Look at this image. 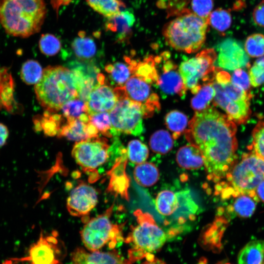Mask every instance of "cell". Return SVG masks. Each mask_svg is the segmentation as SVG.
Masks as SVG:
<instances>
[{"instance_id": "obj_1", "label": "cell", "mask_w": 264, "mask_h": 264, "mask_svg": "<svg viewBox=\"0 0 264 264\" xmlns=\"http://www.w3.org/2000/svg\"><path fill=\"white\" fill-rule=\"evenodd\" d=\"M188 126L184 132L186 138L201 152L208 179L220 182L236 162L235 123L209 107L196 111Z\"/></svg>"}, {"instance_id": "obj_2", "label": "cell", "mask_w": 264, "mask_h": 264, "mask_svg": "<svg viewBox=\"0 0 264 264\" xmlns=\"http://www.w3.org/2000/svg\"><path fill=\"white\" fill-rule=\"evenodd\" d=\"M46 14L44 0H0V23L13 36L27 38L39 32Z\"/></svg>"}, {"instance_id": "obj_3", "label": "cell", "mask_w": 264, "mask_h": 264, "mask_svg": "<svg viewBox=\"0 0 264 264\" xmlns=\"http://www.w3.org/2000/svg\"><path fill=\"white\" fill-rule=\"evenodd\" d=\"M35 92L40 105L50 112H56L67 101L78 98V87L70 69L48 66L35 84Z\"/></svg>"}, {"instance_id": "obj_4", "label": "cell", "mask_w": 264, "mask_h": 264, "mask_svg": "<svg viewBox=\"0 0 264 264\" xmlns=\"http://www.w3.org/2000/svg\"><path fill=\"white\" fill-rule=\"evenodd\" d=\"M224 179L216 188V192L222 198L248 195L259 201L255 191L264 179V160L252 151L243 154L241 160L227 173Z\"/></svg>"}, {"instance_id": "obj_5", "label": "cell", "mask_w": 264, "mask_h": 264, "mask_svg": "<svg viewBox=\"0 0 264 264\" xmlns=\"http://www.w3.org/2000/svg\"><path fill=\"white\" fill-rule=\"evenodd\" d=\"M209 24V18L200 17L189 9H184L165 25L162 33L171 47L192 53L199 50L204 44Z\"/></svg>"}, {"instance_id": "obj_6", "label": "cell", "mask_w": 264, "mask_h": 264, "mask_svg": "<svg viewBox=\"0 0 264 264\" xmlns=\"http://www.w3.org/2000/svg\"><path fill=\"white\" fill-rule=\"evenodd\" d=\"M133 214L137 223L132 227L125 241L132 246L129 251V259L132 263L160 249L167 239L165 231L151 214L139 209Z\"/></svg>"}, {"instance_id": "obj_7", "label": "cell", "mask_w": 264, "mask_h": 264, "mask_svg": "<svg viewBox=\"0 0 264 264\" xmlns=\"http://www.w3.org/2000/svg\"><path fill=\"white\" fill-rule=\"evenodd\" d=\"M113 205L103 214L88 220L80 232L86 248L90 251H98L108 246L113 249L123 240L122 227L110 220Z\"/></svg>"}, {"instance_id": "obj_8", "label": "cell", "mask_w": 264, "mask_h": 264, "mask_svg": "<svg viewBox=\"0 0 264 264\" xmlns=\"http://www.w3.org/2000/svg\"><path fill=\"white\" fill-rule=\"evenodd\" d=\"M216 91L214 105L225 111L227 117L235 123H245L250 117L251 94L234 85L230 81L212 82Z\"/></svg>"}, {"instance_id": "obj_9", "label": "cell", "mask_w": 264, "mask_h": 264, "mask_svg": "<svg viewBox=\"0 0 264 264\" xmlns=\"http://www.w3.org/2000/svg\"><path fill=\"white\" fill-rule=\"evenodd\" d=\"M217 59L215 50L208 48L180 64L178 69L187 90L196 94L200 89L202 82L203 85L214 80L218 67L213 64Z\"/></svg>"}, {"instance_id": "obj_10", "label": "cell", "mask_w": 264, "mask_h": 264, "mask_svg": "<svg viewBox=\"0 0 264 264\" xmlns=\"http://www.w3.org/2000/svg\"><path fill=\"white\" fill-rule=\"evenodd\" d=\"M110 115L112 135L123 133L137 136L144 131V115L139 103L127 98L120 99L110 112Z\"/></svg>"}, {"instance_id": "obj_11", "label": "cell", "mask_w": 264, "mask_h": 264, "mask_svg": "<svg viewBox=\"0 0 264 264\" xmlns=\"http://www.w3.org/2000/svg\"><path fill=\"white\" fill-rule=\"evenodd\" d=\"M110 147L106 138L99 137L77 142L74 145L72 155L82 170L92 176L91 182L98 176L96 169L108 160Z\"/></svg>"}, {"instance_id": "obj_12", "label": "cell", "mask_w": 264, "mask_h": 264, "mask_svg": "<svg viewBox=\"0 0 264 264\" xmlns=\"http://www.w3.org/2000/svg\"><path fill=\"white\" fill-rule=\"evenodd\" d=\"M66 255L65 245L59 240L57 233L49 235L41 232L38 240L32 243L26 256L11 258L14 263L26 262L28 264H63Z\"/></svg>"}, {"instance_id": "obj_13", "label": "cell", "mask_w": 264, "mask_h": 264, "mask_svg": "<svg viewBox=\"0 0 264 264\" xmlns=\"http://www.w3.org/2000/svg\"><path fill=\"white\" fill-rule=\"evenodd\" d=\"M151 84L135 75H132L123 85L126 97L141 104L149 111L154 112L160 110L159 97L153 92Z\"/></svg>"}, {"instance_id": "obj_14", "label": "cell", "mask_w": 264, "mask_h": 264, "mask_svg": "<svg viewBox=\"0 0 264 264\" xmlns=\"http://www.w3.org/2000/svg\"><path fill=\"white\" fill-rule=\"evenodd\" d=\"M98 195L91 186L80 183L70 193L66 201L69 214L75 217H85L96 206Z\"/></svg>"}, {"instance_id": "obj_15", "label": "cell", "mask_w": 264, "mask_h": 264, "mask_svg": "<svg viewBox=\"0 0 264 264\" xmlns=\"http://www.w3.org/2000/svg\"><path fill=\"white\" fill-rule=\"evenodd\" d=\"M219 66L228 70H235L248 66L249 58L241 43L234 39H227L219 47Z\"/></svg>"}, {"instance_id": "obj_16", "label": "cell", "mask_w": 264, "mask_h": 264, "mask_svg": "<svg viewBox=\"0 0 264 264\" xmlns=\"http://www.w3.org/2000/svg\"><path fill=\"white\" fill-rule=\"evenodd\" d=\"M98 130L90 122L88 114L85 113L77 118L66 120L57 136L79 142L98 137Z\"/></svg>"}, {"instance_id": "obj_17", "label": "cell", "mask_w": 264, "mask_h": 264, "mask_svg": "<svg viewBox=\"0 0 264 264\" xmlns=\"http://www.w3.org/2000/svg\"><path fill=\"white\" fill-rule=\"evenodd\" d=\"M70 264H132L115 250L108 252L90 251L82 247L76 248L71 253Z\"/></svg>"}, {"instance_id": "obj_18", "label": "cell", "mask_w": 264, "mask_h": 264, "mask_svg": "<svg viewBox=\"0 0 264 264\" xmlns=\"http://www.w3.org/2000/svg\"><path fill=\"white\" fill-rule=\"evenodd\" d=\"M162 67V72L158 74L157 85L164 93L178 95L184 98L186 91L183 79L177 66L172 61L166 59Z\"/></svg>"}, {"instance_id": "obj_19", "label": "cell", "mask_w": 264, "mask_h": 264, "mask_svg": "<svg viewBox=\"0 0 264 264\" xmlns=\"http://www.w3.org/2000/svg\"><path fill=\"white\" fill-rule=\"evenodd\" d=\"M118 98L112 89L108 85H99L91 92L87 100V113L110 112L115 106Z\"/></svg>"}, {"instance_id": "obj_20", "label": "cell", "mask_w": 264, "mask_h": 264, "mask_svg": "<svg viewBox=\"0 0 264 264\" xmlns=\"http://www.w3.org/2000/svg\"><path fill=\"white\" fill-rule=\"evenodd\" d=\"M127 151L125 149L119 157L117 158L113 167L108 173L110 177L108 191L128 198V179L125 174Z\"/></svg>"}, {"instance_id": "obj_21", "label": "cell", "mask_w": 264, "mask_h": 264, "mask_svg": "<svg viewBox=\"0 0 264 264\" xmlns=\"http://www.w3.org/2000/svg\"><path fill=\"white\" fill-rule=\"evenodd\" d=\"M135 21L133 14L128 10L121 11L114 17L108 19L107 30L116 33L117 42L127 41L132 35V27Z\"/></svg>"}, {"instance_id": "obj_22", "label": "cell", "mask_w": 264, "mask_h": 264, "mask_svg": "<svg viewBox=\"0 0 264 264\" xmlns=\"http://www.w3.org/2000/svg\"><path fill=\"white\" fill-rule=\"evenodd\" d=\"M178 164L184 169H198L204 165L202 154L195 145L189 144L181 147L176 155Z\"/></svg>"}, {"instance_id": "obj_23", "label": "cell", "mask_w": 264, "mask_h": 264, "mask_svg": "<svg viewBox=\"0 0 264 264\" xmlns=\"http://www.w3.org/2000/svg\"><path fill=\"white\" fill-rule=\"evenodd\" d=\"M45 111L43 116H37L34 118V129L37 131H43L49 136L58 135L64 121V116L57 113Z\"/></svg>"}, {"instance_id": "obj_24", "label": "cell", "mask_w": 264, "mask_h": 264, "mask_svg": "<svg viewBox=\"0 0 264 264\" xmlns=\"http://www.w3.org/2000/svg\"><path fill=\"white\" fill-rule=\"evenodd\" d=\"M71 47L76 57L83 61L91 60L97 52V46L94 40L91 37L87 36L82 31L74 39Z\"/></svg>"}, {"instance_id": "obj_25", "label": "cell", "mask_w": 264, "mask_h": 264, "mask_svg": "<svg viewBox=\"0 0 264 264\" xmlns=\"http://www.w3.org/2000/svg\"><path fill=\"white\" fill-rule=\"evenodd\" d=\"M238 261L239 264H264V241L247 243L240 251Z\"/></svg>"}, {"instance_id": "obj_26", "label": "cell", "mask_w": 264, "mask_h": 264, "mask_svg": "<svg viewBox=\"0 0 264 264\" xmlns=\"http://www.w3.org/2000/svg\"><path fill=\"white\" fill-rule=\"evenodd\" d=\"M133 177L138 185L148 187L153 185L157 181L159 172L154 164L144 162L138 164L135 167Z\"/></svg>"}, {"instance_id": "obj_27", "label": "cell", "mask_w": 264, "mask_h": 264, "mask_svg": "<svg viewBox=\"0 0 264 264\" xmlns=\"http://www.w3.org/2000/svg\"><path fill=\"white\" fill-rule=\"evenodd\" d=\"M155 58L150 56L143 61L135 60L132 75L139 77L151 84H156L158 73L156 68Z\"/></svg>"}, {"instance_id": "obj_28", "label": "cell", "mask_w": 264, "mask_h": 264, "mask_svg": "<svg viewBox=\"0 0 264 264\" xmlns=\"http://www.w3.org/2000/svg\"><path fill=\"white\" fill-rule=\"evenodd\" d=\"M126 63L116 62L105 66L106 71L110 74L111 80L118 86H123L132 75L133 66L130 59H125Z\"/></svg>"}, {"instance_id": "obj_29", "label": "cell", "mask_w": 264, "mask_h": 264, "mask_svg": "<svg viewBox=\"0 0 264 264\" xmlns=\"http://www.w3.org/2000/svg\"><path fill=\"white\" fill-rule=\"evenodd\" d=\"M155 206L156 210L160 215L165 216L173 215L178 206L177 194L169 190L161 191L155 198Z\"/></svg>"}, {"instance_id": "obj_30", "label": "cell", "mask_w": 264, "mask_h": 264, "mask_svg": "<svg viewBox=\"0 0 264 264\" xmlns=\"http://www.w3.org/2000/svg\"><path fill=\"white\" fill-rule=\"evenodd\" d=\"M216 94L212 82L202 85L199 90L191 100V107L196 111H202L210 105Z\"/></svg>"}, {"instance_id": "obj_31", "label": "cell", "mask_w": 264, "mask_h": 264, "mask_svg": "<svg viewBox=\"0 0 264 264\" xmlns=\"http://www.w3.org/2000/svg\"><path fill=\"white\" fill-rule=\"evenodd\" d=\"M96 12L107 18H112L121 11L125 4L120 0H86Z\"/></svg>"}, {"instance_id": "obj_32", "label": "cell", "mask_w": 264, "mask_h": 264, "mask_svg": "<svg viewBox=\"0 0 264 264\" xmlns=\"http://www.w3.org/2000/svg\"><path fill=\"white\" fill-rule=\"evenodd\" d=\"M166 127L173 133L174 139H177L186 131L188 118L183 113L176 110L168 112L165 117Z\"/></svg>"}, {"instance_id": "obj_33", "label": "cell", "mask_w": 264, "mask_h": 264, "mask_svg": "<svg viewBox=\"0 0 264 264\" xmlns=\"http://www.w3.org/2000/svg\"><path fill=\"white\" fill-rule=\"evenodd\" d=\"M173 137L169 132L160 130L154 132L150 139L152 150L158 154H165L170 152L174 145Z\"/></svg>"}, {"instance_id": "obj_34", "label": "cell", "mask_w": 264, "mask_h": 264, "mask_svg": "<svg viewBox=\"0 0 264 264\" xmlns=\"http://www.w3.org/2000/svg\"><path fill=\"white\" fill-rule=\"evenodd\" d=\"M235 198L230 210L239 217H250L254 212L258 201L248 195H242Z\"/></svg>"}, {"instance_id": "obj_35", "label": "cell", "mask_w": 264, "mask_h": 264, "mask_svg": "<svg viewBox=\"0 0 264 264\" xmlns=\"http://www.w3.org/2000/svg\"><path fill=\"white\" fill-rule=\"evenodd\" d=\"M43 73L42 67L39 62L34 60H29L22 65L21 77L27 85L36 84L41 79Z\"/></svg>"}, {"instance_id": "obj_36", "label": "cell", "mask_w": 264, "mask_h": 264, "mask_svg": "<svg viewBox=\"0 0 264 264\" xmlns=\"http://www.w3.org/2000/svg\"><path fill=\"white\" fill-rule=\"evenodd\" d=\"M232 23V17L228 10L221 8L211 12L209 16V23L218 31L223 33L228 29Z\"/></svg>"}, {"instance_id": "obj_37", "label": "cell", "mask_w": 264, "mask_h": 264, "mask_svg": "<svg viewBox=\"0 0 264 264\" xmlns=\"http://www.w3.org/2000/svg\"><path fill=\"white\" fill-rule=\"evenodd\" d=\"M126 151L129 160L134 164H139L144 162L149 155L148 147L137 139L129 142Z\"/></svg>"}, {"instance_id": "obj_38", "label": "cell", "mask_w": 264, "mask_h": 264, "mask_svg": "<svg viewBox=\"0 0 264 264\" xmlns=\"http://www.w3.org/2000/svg\"><path fill=\"white\" fill-rule=\"evenodd\" d=\"M178 198V211L176 217L182 218L193 215L197 210L198 206L188 191H182L176 193Z\"/></svg>"}, {"instance_id": "obj_39", "label": "cell", "mask_w": 264, "mask_h": 264, "mask_svg": "<svg viewBox=\"0 0 264 264\" xmlns=\"http://www.w3.org/2000/svg\"><path fill=\"white\" fill-rule=\"evenodd\" d=\"M61 109L66 120L77 118L82 114L87 113L86 102L79 98L67 101Z\"/></svg>"}, {"instance_id": "obj_40", "label": "cell", "mask_w": 264, "mask_h": 264, "mask_svg": "<svg viewBox=\"0 0 264 264\" xmlns=\"http://www.w3.org/2000/svg\"><path fill=\"white\" fill-rule=\"evenodd\" d=\"M244 48L247 54L252 57L264 55V35L255 33L248 36L245 42Z\"/></svg>"}, {"instance_id": "obj_41", "label": "cell", "mask_w": 264, "mask_h": 264, "mask_svg": "<svg viewBox=\"0 0 264 264\" xmlns=\"http://www.w3.org/2000/svg\"><path fill=\"white\" fill-rule=\"evenodd\" d=\"M248 149L264 160V121H259L252 132V141Z\"/></svg>"}, {"instance_id": "obj_42", "label": "cell", "mask_w": 264, "mask_h": 264, "mask_svg": "<svg viewBox=\"0 0 264 264\" xmlns=\"http://www.w3.org/2000/svg\"><path fill=\"white\" fill-rule=\"evenodd\" d=\"M90 122L99 132L106 137H110L111 123L108 112H99L88 115Z\"/></svg>"}, {"instance_id": "obj_43", "label": "cell", "mask_w": 264, "mask_h": 264, "mask_svg": "<svg viewBox=\"0 0 264 264\" xmlns=\"http://www.w3.org/2000/svg\"><path fill=\"white\" fill-rule=\"evenodd\" d=\"M39 48L44 55L53 56L59 52L61 43L58 38L51 34H43L39 41Z\"/></svg>"}, {"instance_id": "obj_44", "label": "cell", "mask_w": 264, "mask_h": 264, "mask_svg": "<svg viewBox=\"0 0 264 264\" xmlns=\"http://www.w3.org/2000/svg\"><path fill=\"white\" fill-rule=\"evenodd\" d=\"M192 12L197 16L208 18L213 7V0H192Z\"/></svg>"}, {"instance_id": "obj_45", "label": "cell", "mask_w": 264, "mask_h": 264, "mask_svg": "<svg viewBox=\"0 0 264 264\" xmlns=\"http://www.w3.org/2000/svg\"><path fill=\"white\" fill-rule=\"evenodd\" d=\"M231 83L235 86L247 91L250 88L249 76L243 69L238 68L232 74L231 78Z\"/></svg>"}, {"instance_id": "obj_46", "label": "cell", "mask_w": 264, "mask_h": 264, "mask_svg": "<svg viewBox=\"0 0 264 264\" xmlns=\"http://www.w3.org/2000/svg\"><path fill=\"white\" fill-rule=\"evenodd\" d=\"M250 84L254 87L264 83V67L254 63L249 71Z\"/></svg>"}, {"instance_id": "obj_47", "label": "cell", "mask_w": 264, "mask_h": 264, "mask_svg": "<svg viewBox=\"0 0 264 264\" xmlns=\"http://www.w3.org/2000/svg\"><path fill=\"white\" fill-rule=\"evenodd\" d=\"M253 19L257 25L264 27V0L255 7L252 13Z\"/></svg>"}, {"instance_id": "obj_48", "label": "cell", "mask_w": 264, "mask_h": 264, "mask_svg": "<svg viewBox=\"0 0 264 264\" xmlns=\"http://www.w3.org/2000/svg\"><path fill=\"white\" fill-rule=\"evenodd\" d=\"M9 135L7 127L2 123H0V147L4 145Z\"/></svg>"}, {"instance_id": "obj_49", "label": "cell", "mask_w": 264, "mask_h": 264, "mask_svg": "<svg viewBox=\"0 0 264 264\" xmlns=\"http://www.w3.org/2000/svg\"><path fill=\"white\" fill-rule=\"evenodd\" d=\"M255 193L258 201L264 202V179L257 187Z\"/></svg>"}, {"instance_id": "obj_50", "label": "cell", "mask_w": 264, "mask_h": 264, "mask_svg": "<svg viewBox=\"0 0 264 264\" xmlns=\"http://www.w3.org/2000/svg\"><path fill=\"white\" fill-rule=\"evenodd\" d=\"M151 254H149L146 256L147 261L141 264H166L162 261L154 258Z\"/></svg>"}, {"instance_id": "obj_51", "label": "cell", "mask_w": 264, "mask_h": 264, "mask_svg": "<svg viewBox=\"0 0 264 264\" xmlns=\"http://www.w3.org/2000/svg\"><path fill=\"white\" fill-rule=\"evenodd\" d=\"M255 63L264 67V57L258 59Z\"/></svg>"}, {"instance_id": "obj_52", "label": "cell", "mask_w": 264, "mask_h": 264, "mask_svg": "<svg viewBox=\"0 0 264 264\" xmlns=\"http://www.w3.org/2000/svg\"><path fill=\"white\" fill-rule=\"evenodd\" d=\"M2 264H14V262L11 259H7L3 261Z\"/></svg>"}, {"instance_id": "obj_53", "label": "cell", "mask_w": 264, "mask_h": 264, "mask_svg": "<svg viewBox=\"0 0 264 264\" xmlns=\"http://www.w3.org/2000/svg\"><path fill=\"white\" fill-rule=\"evenodd\" d=\"M197 264H207V263L206 259L201 258Z\"/></svg>"}, {"instance_id": "obj_54", "label": "cell", "mask_w": 264, "mask_h": 264, "mask_svg": "<svg viewBox=\"0 0 264 264\" xmlns=\"http://www.w3.org/2000/svg\"><path fill=\"white\" fill-rule=\"evenodd\" d=\"M229 264V263H226V264Z\"/></svg>"}, {"instance_id": "obj_55", "label": "cell", "mask_w": 264, "mask_h": 264, "mask_svg": "<svg viewBox=\"0 0 264 264\" xmlns=\"http://www.w3.org/2000/svg\"><path fill=\"white\" fill-rule=\"evenodd\" d=\"M0 76H1V74H0Z\"/></svg>"}]
</instances>
